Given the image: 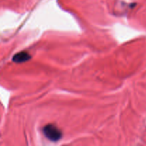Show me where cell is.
Masks as SVG:
<instances>
[{
    "label": "cell",
    "mask_w": 146,
    "mask_h": 146,
    "mask_svg": "<svg viewBox=\"0 0 146 146\" xmlns=\"http://www.w3.org/2000/svg\"><path fill=\"white\" fill-rule=\"evenodd\" d=\"M44 135L51 141H58L62 137V133L57 127L54 125H47L43 128Z\"/></svg>",
    "instance_id": "cell-1"
},
{
    "label": "cell",
    "mask_w": 146,
    "mask_h": 146,
    "mask_svg": "<svg viewBox=\"0 0 146 146\" xmlns=\"http://www.w3.org/2000/svg\"><path fill=\"white\" fill-rule=\"evenodd\" d=\"M30 58H31V56L28 53L25 51H21L13 56L12 61L15 63H22L29 61Z\"/></svg>",
    "instance_id": "cell-2"
}]
</instances>
